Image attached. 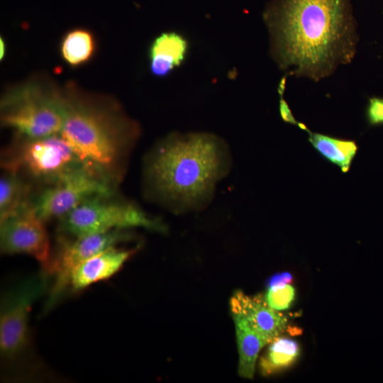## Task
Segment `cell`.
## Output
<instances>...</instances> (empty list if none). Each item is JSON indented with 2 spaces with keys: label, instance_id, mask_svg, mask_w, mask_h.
I'll return each instance as SVG.
<instances>
[{
  "label": "cell",
  "instance_id": "44dd1931",
  "mask_svg": "<svg viewBox=\"0 0 383 383\" xmlns=\"http://www.w3.org/2000/svg\"><path fill=\"white\" fill-rule=\"evenodd\" d=\"M283 94H279L280 99L279 110L280 116L285 123L298 126L299 122L295 119L294 116H293L288 104L283 98Z\"/></svg>",
  "mask_w": 383,
  "mask_h": 383
},
{
  "label": "cell",
  "instance_id": "7402d4cb",
  "mask_svg": "<svg viewBox=\"0 0 383 383\" xmlns=\"http://www.w3.org/2000/svg\"><path fill=\"white\" fill-rule=\"evenodd\" d=\"M292 281V276L289 272L276 273L267 281L266 287L268 289L283 284H290Z\"/></svg>",
  "mask_w": 383,
  "mask_h": 383
},
{
  "label": "cell",
  "instance_id": "603a6c76",
  "mask_svg": "<svg viewBox=\"0 0 383 383\" xmlns=\"http://www.w3.org/2000/svg\"><path fill=\"white\" fill-rule=\"evenodd\" d=\"M0 48H1V52H0V58L2 60L4 57V55L6 54V44L2 38L0 39Z\"/></svg>",
  "mask_w": 383,
  "mask_h": 383
},
{
  "label": "cell",
  "instance_id": "277c9868",
  "mask_svg": "<svg viewBox=\"0 0 383 383\" xmlns=\"http://www.w3.org/2000/svg\"><path fill=\"white\" fill-rule=\"evenodd\" d=\"M0 120L4 127L20 137L60 134L65 120L63 89L43 77L10 87L1 99Z\"/></svg>",
  "mask_w": 383,
  "mask_h": 383
},
{
  "label": "cell",
  "instance_id": "4fadbf2b",
  "mask_svg": "<svg viewBox=\"0 0 383 383\" xmlns=\"http://www.w3.org/2000/svg\"><path fill=\"white\" fill-rule=\"evenodd\" d=\"M232 315L239 354L238 374L252 379L259 353L269 343L246 318L240 314Z\"/></svg>",
  "mask_w": 383,
  "mask_h": 383
},
{
  "label": "cell",
  "instance_id": "2e32d148",
  "mask_svg": "<svg viewBox=\"0 0 383 383\" xmlns=\"http://www.w3.org/2000/svg\"><path fill=\"white\" fill-rule=\"evenodd\" d=\"M300 355V346L296 340L279 336L269 343L259 360V369L263 376H270L292 366Z\"/></svg>",
  "mask_w": 383,
  "mask_h": 383
},
{
  "label": "cell",
  "instance_id": "7a4b0ae2",
  "mask_svg": "<svg viewBox=\"0 0 383 383\" xmlns=\"http://www.w3.org/2000/svg\"><path fill=\"white\" fill-rule=\"evenodd\" d=\"M225 157L223 143L213 134H171L145 158V190L162 204L195 208L209 199L224 174Z\"/></svg>",
  "mask_w": 383,
  "mask_h": 383
},
{
  "label": "cell",
  "instance_id": "e0dca14e",
  "mask_svg": "<svg viewBox=\"0 0 383 383\" xmlns=\"http://www.w3.org/2000/svg\"><path fill=\"white\" fill-rule=\"evenodd\" d=\"M96 43L92 33L84 28L67 32L60 44V54L65 62L72 67L87 63L92 58Z\"/></svg>",
  "mask_w": 383,
  "mask_h": 383
},
{
  "label": "cell",
  "instance_id": "3957f363",
  "mask_svg": "<svg viewBox=\"0 0 383 383\" xmlns=\"http://www.w3.org/2000/svg\"><path fill=\"white\" fill-rule=\"evenodd\" d=\"M63 91L60 135L84 163L118 184L140 133L138 124L109 96L88 93L72 82Z\"/></svg>",
  "mask_w": 383,
  "mask_h": 383
},
{
  "label": "cell",
  "instance_id": "5b68a950",
  "mask_svg": "<svg viewBox=\"0 0 383 383\" xmlns=\"http://www.w3.org/2000/svg\"><path fill=\"white\" fill-rule=\"evenodd\" d=\"M143 228L164 232L165 226L138 205L116 194L93 197L59 220L60 235L77 238L116 230Z\"/></svg>",
  "mask_w": 383,
  "mask_h": 383
},
{
  "label": "cell",
  "instance_id": "30bf717a",
  "mask_svg": "<svg viewBox=\"0 0 383 383\" xmlns=\"http://www.w3.org/2000/svg\"><path fill=\"white\" fill-rule=\"evenodd\" d=\"M45 223L38 216L33 201L0 222L1 253L29 255L38 261L44 270L52 252Z\"/></svg>",
  "mask_w": 383,
  "mask_h": 383
},
{
  "label": "cell",
  "instance_id": "6da1fadb",
  "mask_svg": "<svg viewBox=\"0 0 383 383\" xmlns=\"http://www.w3.org/2000/svg\"><path fill=\"white\" fill-rule=\"evenodd\" d=\"M263 19L279 67L318 81L353 60L357 32L350 0H272Z\"/></svg>",
  "mask_w": 383,
  "mask_h": 383
},
{
  "label": "cell",
  "instance_id": "d6986e66",
  "mask_svg": "<svg viewBox=\"0 0 383 383\" xmlns=\"http://www.w3.org/2000/svg\"><path fill=\"white\" fill-rule=\"evenodd\" d=\"M267 304L277 311L289 309L295 298V289L290 284H283L267 289L264 295Z\"/></svg>",
  "mask_w": 383,
  "mask_h": 383
},
{
  "label": "cell",
  "instance_id": "9c48e42d",
  "mask_svg": "<svg viewBox=\"0 0 383 383\" xmlns=\"http://www.w3.org/2000/svg\"><path fill=\"white\" fill-rule=\"evenodd\" d=\"M131 238L132 235L127 230H116L77 238L59 235L56 249L52 250L49 262L43 270L53 279L44 306V312L49 311L58 301L69 287L72 271L79 264Z\"/></svg>",
  "mask_w": 383,
  "mask_h": 383
},
{
  "label": "cell",
  "instance_id": "8fae6325",
  "mask_svg": "<svg viewBox=\"0 0 383 383\" xmlns=\"http://www.w3.org/2000/svg\"><path fill=\"white\" fill-rule=\"evenodd\" d=\"M230 304L232 314L246 318L268 343L289 328L287 317L270 306L262 294L250 296L237 290L232 295Z\"/></svg>",
  "mask_w": 383,
  "mask_h": 383
},
{
  "label": "cell",
  "instance_id": "ba28073f",
  "mask_svg": "<svg viewBox=\"0 0 383 383\" xmlns=\"http://www.w3.org/2000/svg\"><path fill=\"white\" fill-rule=\"evenodd\" d=\"M117 186L97 170L84 165L44 186L33 198V204L44 222L60 220L89 199L116 194Z\"/></svg>",
  "mask_w": 383,
  "mask_h": 383
},
{
  "label": "cell",
  "instance_id": "ac0fdd59",
  "mask_svg": "<svg viewBox=\"0 0 383 383\" xmlns=\"http://www.w3.org/2000/svg\"><path fill=\"white\" fill-rule=\"evenodd\" d=\"M187 40L177 32H165L157 36L149 48V59L160 58L172 62L179 67L187 55Z\"/></svg>",
  "mask_w": 383,
  "mask_h": 383
},
{
  "label": "cell",
  "instance_id": "9a60e30c",
  "mask_svg": "<svg viewBox=\"0 0 383 383\" xmlns=\"http://www.w3.org/2000/svg\"><path fill=\"white\" fill-rule=\"evenodd\" d=\"M308 140L327 161L337 165L343 173L349 171L358 150L355 140L335 138L306 130Z\"/></svg>",
  "mask_w": 383,
  "mask_h": 383
},
{
  "label": "cell",
  "instance_id": "8992f818",
  "mask_svg": "<svg viewBox=\"0 0 383 383\" xmlns=\"http://www.w3.org/2000/svg\"><path fill=\"white\" fill-rule=\"evenodd\" d=\"M84 163L60 134L38 138L17 136L3 152L4 171L50 184Z\"/></svg>",
  "mask_w": 383,
  "mask_h": 383
},
{
  "label": "cell",
  "instance_id": "52a82bcc",
  "mask_svg": "<svg viewBox=\"0 0 383 383\" xmlns=\"http://www.w3.org/2000/svg\"><path fill=\"white\" fill-rule=\"evenodd\" d=\"M49 279L48 274L42 270L14 284L1 296V359L13 371L30 348L29 315L34 303L48 291Z\"/></svg>",
  "mask_w": 383,
  "mask_h": 383
},
{
  "label": "cell",
  "instance_id": "ffe728a7",
  "mask_svg": "<svg viewBox=\"0 0 383 383\" xmlns=\"http://www.w3.org/2000/svg\"><path fill=\"white\" fill-rule=\"evenodd\" d=\"M365 115L370 126L383 125V98L375 96L370 98L366 108Z\"/></svg>",
  "mask_w": 383,
  "mask_h": 383
},
{
  "label": "cell",
  "instance_id": "5bb4252c",
  "mask_svg": "<svg viewBox=\"0 0 383 383\" xmlns=\"http://www.w3.org/2000/svg\"><path fill=\"white\" fill-rule=\"evenodd\" d=\"M30 182L21 174L4 171L0 179V222L33 201Z\"/></svg>",
  "mask_w": 383,
  "mask_h": 383
},
{
  "label": "cell",
  "instance_id": "7c38bea8",
  "mask_svg": "<svg viewBox=\"0 0 383 383\" xmlns=\"http://www.w3.org/2000/svg\"><path fill=\"white\" fill-rule=\"evenodd\" d=\"M135 248H108L79 264L72 272L69 287L77 292L113 276L135 253Z\"/></svg>",
  "mask_w": 383,
  "mask_h": 383
}]
</instances>
